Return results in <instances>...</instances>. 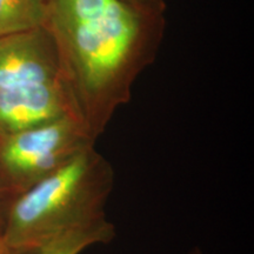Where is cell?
<instances>
[{
    "mask_svg": "<svg viewBox=\"0 0 254 254\" xmlns=\"http://www.w3.org/2000/svg\"><path fill=\"white\" fill-rule=\"evenodd\" d=\"M165 15L139 11L123 0H50L46 28L64 80L97 140L133 82L157 57Z\"/></svg>",
    "mask_w": 254,
    "mask_h": 254,
    "instance_id": "obj_1",
    "label": "cell"
},
{
    "mask_svg": "<svg viewBox=\"0 0 254 254\" xmlns=\"http://www.w3.org/2000/svg\"><path fill=\"white\" fill-rule=\"evenodd\" d=\"M113 184L112 165L91 146L4 207L2 243L32 254L65 232L105 220Z\"/></svg>",
    "mask_w": 254,
    "mask_h": 254,
    "instance_id": "obj_2",
    "label": "cell"
},
{
    "mask_svg": "<svg viewBox=\"0 0 254 254\" xmlns=\"http://www.w3.org/2000/svg\"><path fill=\"white\" fill-rule=\"evenodd\" d=\"M94 144L86 125L74 117L0 139V209Z\"/></svg>",
    "mask_w": 254,
    "mask_h": 254,
    "instance_id": "obj_3",
    "label": "cell"
},
{
    "mask_svg": "<svg viewBox=\"0 0 254 254\" xmlns=\"http://www.w3.org/2000/svg\"><path fill=\"white\" fill-rule=\"evenodd\" d=\"M57 80H64L62 65L46 28L0 38V90Z\"/></svg>",
    "mask_w": 254,
    "mask_h": 254,
    "instance_id": "obj_4",
    "label": "cell"
},
{
    "mask_svg": "<svg viewBox=\"0 0 254 254\" xmlns=\"http://www.w3.org/2000/svg\"><path fill=\"white\" fill-rule=\"evenodd\" d=\"M63 117L82 122L64 80L0 90V139Z\"/></svg>",
    "mask_w": 254,
    "mask_h": 254,
    "instance_id": "obj_5",
    "label": "cell"
},
{
    "mask_svg": "<svg viewBox=\"0 0 254 254\" xmlns=\"http://www.w3.org/2000/svg\"><path fill=\"white\" fill-rule=\"evenodd\" d=\"M116 228L107 219L60 234L32 254H80L88 247L110 243Z\"/></svg>",
    "mask_w": 254,
    "mask_h": 254,
    "instance_id": "obj_6",
    "label": "cell"
},
{
    "mask_svg": "<svg viewBox=\"0 0 254 254\" xmlns=\"http://www.w3.org/2000/svg\"><path fill=\"white\" fill-rule=\"evenodd\" d=\"M50 0H0V38L43 28Z\"/></svg>",
    "mask_w": 254,
    "mask_h": 254,
    "instance_id": "obj_7",
    "label": "cell"
},
{
    "mask_svg": "<svg viewBox=\"0 0 254 254\" xmlns=\"http://www.w3.org/2000/svg\"><path fill=\"white\" fill-rule=\"evenodd\" d=\"M123 1L148 14L165 15L166 11L165 0H123Z\"/></svg>",
    "mask_w": 254,
    "mask_h": 254,
    "instance_id": "obj_8",
    "label": "cell"
},
{
    "mask_svg": "<svg viewBox=\"0 0 254 254\" xmlns=\"http://www.w3.org/2000/svg\"><path fill=\"white\" fill-rule=\"evenodd\" d=\"M0 254H21L19 252H15V251L11 250L9 247H7L2 243V240L0 239Z\"/></svg>",
    "mask_w": 254,
    "mask_h": 254,
    "instance_id": "obj_9",
    "label": "cell"
},
{
    "mask_svg": "<svg viewBox=\"0 0 254 254\" xmlns=\"http://www.w3.org/2000/svg\"><path fill=\"white\" fill-rule=\"evenodd\" d=\"M1 228H2V215H1V209H0V239H1Z\"/></svg>",
    "mask_w": 254,
    "mask_h": 254,
    "instance_id": "obj_10",
    "label": "cell"
},
{
    "mask_svg": "<svg viewBox=\"0 0 254 254\" xmlns=\"http://www.w3.org/2000/svg\"><path fill=\"white\" fill-rule=\"evenodd\" d=\"M190 254H202L201 252H200L199 249H193L192 252H190Z\"/></svg>",
    "mask_w": 254,
    "mask_h": 254,
    "instance_id": "obj_11",
    "label": "cell"
}]
</instances>
